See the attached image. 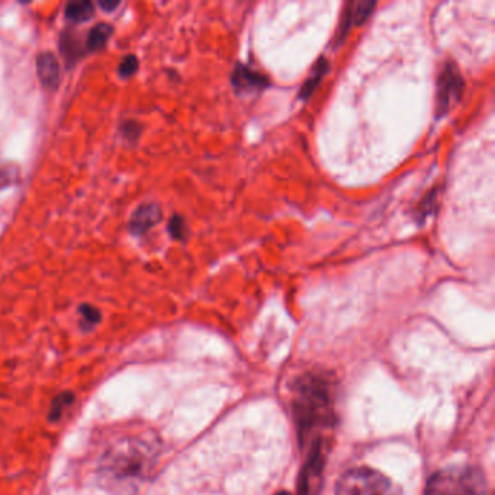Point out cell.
<instances>
[{
  "instance_id": "16",
  "label": "cell",
  "mask_w": 495,
  "mask_h": 495,
  "mask_svg": "<svg viewBox=\"0 0 495 495\" xmlns=\"http://www.w3.org/2000/svg\"><path fill=\"white\" fill-rule=\"evenodd\" d=\"M79 312L81 315V320H83V326H89V327H94L96 326L99 321H101V311L92 305H89V304H84L79 308Z\"/></svg>"
},
{
  "instance_id": "4",
  "label": "cell",
  "mask_w": 495,
  "mask_h": 495,
  "mask_svg": "<svg viewBox=\"0 0 495 495\" xmlns=\"http://www.w3.org/2000/svg\"><path fill=\"white\" fill-rule=\"evenodd\" d=\"M336 495H399V489L384 474L357 468L347 471L339 479Z\"/></svg>"
},
{
  "instance_id": "6",
  "label": "cell",
  "mask_w": 495,
  "mask_h": 495,
  "mask_svg": "<svg viewBox=\"0 0 495 495\" xmlns=\"http://www.w3.org/2000/svg\"><path fill=\"white\" fill-rule=\"evenodd\" d=\"M323 450H321V441L317 439L314 440L308 461L301 472L299 482H298V495H315V491L319 488L320 478L323 474Z\"/></svg>"
},
{
  "instance_id": "19",
  "label": "cell",
  "mask_w": 495,
  "mask_h": 495,
  "mask_svg": "<svg viewBox=\"0 0 495 495\" xmlns=\"http://www.w3.org/2000/svg\"><path fill=\"white\" fill-rule=\"evenodd\" d=\"M122 132L125 134V137H126V139L135 140V139H134V135H132V132H135V135H139V134H140V126H139L137 124H135V122H132V121H128L126 124L122 125Z\"/></svg>"
},
{
  "instance_id": "15",
  "label": "cell",
  "mask_w": 495,
  "mask_h": 495,
  "mask_svg": "<svg viewBox=\"0 0 495 495\" xmlns=\"http://www.w3.org/2000/svg\"><path fill=\"white\" fill-rule=\"evenodd\" d=\"M73 399H74V395L71 392H63L57 398H54L53 402H51L50 414H49L50 420L51 421L60 420V417L63 416L64 410L69 407V405L73 404Z\"/></svg>"
},
{
  "instance_id": "21",
  "label": "cell",
  "mask_w": 495,
  "mask_h": 495,
  "mask_svg": "<svg viewBox=\"0 0 495 495\" xmlns=\"http://www.w3.org/2000/svg\"><path fill=\"white\" fill-rule=\"evenodd\" d=\"M276 495H291V494H289V492H284V491H282V492H279V494H276Z\"/></svg>"
},
{
  "instance_id": "8",
  "label": "cell",
  "mask_w": 495,
  "mask_h": 495,
  "mask_svg": "<svg viewBox=\"0 0 495 495\" xmlns=\"http://www.w3.org/2000/svg\"><path fill=\"white\" fill-rule=\"evenodd\" d=\"M231 80H233L234 89L241 95L260 92V90L266 89L270 84L266 76L243 64H237Z\"/></svg>"
},
{
  "instance_id": "17",
  "label": "cell",
  "mask_w": 495,
  "mask_h": 495,
  "mask_svg": "<svg viewBox=\"0 0 495 495\" xmlns=\"http://www.w3.org/2000/svg\"><path fill=\"white\" fill-rule=\"evenodd\" d=\"M139 60L135 56H126L124 57V60L119 63V67H118V74L122 77V79H128L131 76H134L135 73H137L139 70Z\"/></svg>"
},
{
  "instance_id": "2",
  "label": "cell",
  "mask_w": 495,
  "mask_h": 495,
  "mask_svg": "<svg viewBox=\"0 0 495 495\" xmlns=\"http://www.w3.org/2000/svg\"><path fill=\"white\" fill-rule=\"evenodd\" d=\"M294 391V414L301 439L315 429L333 424V394L326 379L315 375L301 376Z\"/></svg>"
},
{
  "instance_id": "1",
  "label": "cell",
  "mask_w": 495,
  "mask_h": 495,
  "mask_svg": "<svg viewBox=\"0 0 495 495\" xmlns=\"http://www.w3.org/2000/svg\"><path fill=\"white\" fill-rule=\"evenodd\" d=\"M159 444L151 434H125L114 440L98 461V478L105 486L128 488L153 471Z\"/></svg>"
},
{
  "instance_id": "20",
  "label": "cell",
  "mask_w": 495,
  "mask_h": 495,
  "mask_svg": "<svg viewBox=\"0 0 495 495\" xmlns=\"http://www.w3.org/2000/svg\"><path fill=\"white\" fill-rule=\"evenodd\" d=\"M118 5H119V2H101V4H99V6H101L104 11H108V12H111L112 9L118 8Z\"/></svg>"
},
{
  "instance_id": "12",
  "label": "cell",
  "mask_w": 495,
  "mask_h": 495,
  "mask_svg": "<svg viewBox=\"0 0 495 495\" xmlns=\"http://www.w3.org/2000/svg\"><path fill=\"white\" fill-rule=\"evenodd\" d=\"M327 70H329V63L324 59H320L319 63L314 66L309 77L305 80V83L301 87V92H299V98L301 99H308L312 95L314 90L317 89L320 81L327 74Z\"/></svg>"
},
{
  "instance_id": "9",
  "label": "cell",
  "mask_w": 495,
  "mask_h": 495,
  "mask_svg": "<svg viewBox=\"0 0 495 495\" xmlns=\"http://www.w3.org/2000/svg\"><path fill=\"white\" fill-rule=\"evenodd\" d=\"M375 6H376V2H369V0H360V2L347 4L343 14L340 29L337 32V41L340 42L351 26L362 25L371 16Z\"/></svg>"
},
{
  "instance_id": "5",
  "label": "cell",
  "mask_w": 495,
  "mask_h": 495,
  "mask_svg": "<svg viewBox=\"0 0 495 495\" xmlns=\"http://www.w3.org/2000/svg\"><path fill=\"white\" fill-rule=\"evenodd\" d=\"M465 81L459 69L447 61L441 69L437 80V96H436V115L437 118L444 116L462 98Z\"/></svg>"
},
{
  "instance_id": "11",
  "label": "cell",
  "mask_w": 495,
  "mask_h": 495,
  "mask_svg": "<svg viewBox=\"0 0 495 495\" xmlns=\"http://www.w3.org/2000/svg\"><path fill=\"white\" fill-rule=\"evenodd\" d=\"M112 34H114V28L109 24L101 22V24L95 25L92 29H90V32L87 35V41H86L87 50L89 51L102 50L108 44V41L111 39Z\"/></svg>"
},
{
  "instance_id": "7",
  "label": "cell",
  "mask_w": 495,
  "mask_h": 495,
  "mask_svg": "<svg viewBox=\"0 0 495 495\" xmlns=\"http://www.w3.org/2000/svg\"><path fill=\"white\" fill-rule=\"evenodd\" d=\"M163 218L161 208L154 202L143 204L137 208L129 218V231L134 236L146 234L154 225H157Z\"/></svg>"
},
{
  "instance_id": "18",
  "label": "cell",
  "mask_w": 495,
  "mask_h": 495,
  "mask_svg": "<svg viewBox=\"0 0 495 495\" xmlns=\"http://www.w3.org/2000/svg\"><path fill=\"white\" fill-rule=\"evenodd\" d=\"M169 233L176 240H185L188 230H186L184 218H180L179 215H174L169 222Z\"/></svg>"
},
{
  "instance_id": "13",
  "label": "cell",
  "mask_w": 495,
  "mask_h": 495,
  "mask_svg": "<svg viewBox=\"0 0 495 495\" xmlns=\"http://www.w3.org/2000/svg\"><path fill=\"white\" fill-rule=\"evenodd\" d=\"M66 18L71 22H86L95 14V6L92 2H70L66 6Z\"/></svg>"
},
{
  "instance_id": "3",
  "label": "cell",
  "mask_w": 495,
  "mask_h": 495,
  "mask_svg": "<svg viewBox=\"0 0 495 495\" xmlns=\"http://www.w3.org/2000/svg\"><path fill=\"white\" fill-rule=\"evenodd\" d=\"M485 476L472 466H452L436 472L427 482L424 495H484Z\"/></svg>"
},
{
  "instance_id": "14",
  "label": "cell",
  "mask_w": 495,
  "mask_h": 495,
  "mask_svg": "<svg viewBox=\"0 0 495 495\" xmlns=\"http://www.w3.org/2000/svg\"><path fill=\"white\" fill-rule=\"evenodd\" d=\"M19 169L11 163L0 161V189H6L19 182Z\"/></svg>"
},
{
  "instance_id": "10",
  "label": "cell",
  "mask_w": 495,
  "mask_h": 495,
  "mask_svg": "<svg viewBox=\"0 0 495 495\" xmlns=\"http://www.w3.org/2000/svg\"><path fill=\"white\" fill-rule=\"evenodd\" d=\"M36 71L41 83L49 87V89H56L60 81V64L57 57L50 53L45 51L41 53L36 57Z\"/></svg>"
}]
</instances>
